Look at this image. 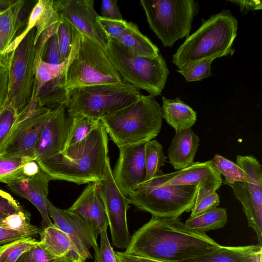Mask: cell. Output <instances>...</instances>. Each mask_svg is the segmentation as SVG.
Instances as JSON below:
<instances>
[{"instance_id": "83f0119b", "label": "cell", "mask_w": 262, "mask_h": 262, "mask_svg": "<svg viewBox=\"0 0 262 262\" xmlns=\"http://www.w3.org/2000/svg\"><path fill=\"white\" fill-rule=\"evenodd\" d=\"M39 234L40 236V245L54 255L64 256L67 255L72 249L69 236L54 224L42 229Z\"/></svg>"}, {"instance_id": "11a10c76", "label": "cell", "mask_w": 262, "mask_h": 262, "mask_svg": "<svg viewBox=\"0 0 262 262\" xmlns=\"http://www.w3.org/2000/svg\"><path fill=\"white\" fill-rule=\"evenodd\" d=\"M74 262H85V261H83L81 259H79L75 260Z\"/></svg>"}, {"instance_id": "4fadbf2b", "label": "cell", "mask_w": 262, "mask_h": 262, "mask_svg": "<svg viewBox=\"0 0 262 262\" xmlns=\"http://www.w3.org/2000/svg\"><path fill=\"white\" fill-rule=\"evenodd\" d=\"M49 215L54 225L63 231L70 238L73 250L84 261L91 259L90 249L95 254L99 251L96 231L94 227L79 216L68 209H61L47 201Z\"/></svg>"}, {"instance_id": "44dd1931", "label": "cell", "mask_w": 262, "mask_h": 262, "mask_svg": "<svg viewBox=\"0 0 262 262\" xmlns=\"http://www.w3.org/2000/svg\"><path fill=\"white\" fill-rule=\"evenodd\" d=\"M199 142V137L191 128L176 132L167 149L168 162L174 169H182L194 162Z\"/></svg>"}, {"instance_id": "8d00e7d4", "label": "cell", "mask_w": 262, "mask_h": 262, "mask_svg": "<svg viewBox=\"0 0 262 262\" xmlns=\"http://www.w3.org/2000/svg\"><path fill=\"white\" fill-rule=\"evenodd\" d=\"M20 116L8 100L0 109V148Z\"/></svg>"}, {"instance_id": "8992f818", "label": "cell", "mask_w": 262, "mask_h": 262, "mask_svg": "<svg viewBox=\"0 0 262 262\" xmlns=\"http://www.w3.org/2000/svg\"><path fill=\"white\" fill-rule=\"evenodd\" d=\"M107 55L123 82L158 96L165 87L169 70L160 54L154 58L137 56L117 40L108 38Z\"/></svg>"}, {"instance_id": "d6a6232c", "label": "cell", "mask_w": 262, "mask_h": 262, "mask_svg": "<svg viewBox=\"0 0 262 262\" xmlns=\"http://www.w3.org/2000/svg\"><path fill=\"white\" fill-rule=\"evenodd\" d=\"M39 241L32 236L19 238L0 246V262H16Z\"/></svg>"}, {"instance_id": "c3c4849f", "label": "cell", "mask_w": 262, "mask_h": 262, "mask_svg": "<svg viewBox=\"0 0 262 262\" xmlns=\"http://www.w3.org/2000/svg\"><path fill=\"white\" fill-rule=\"evenodd\" d=\"M115 254L117 262H164L128 254L124 252L115 251Z\"/></svg>"}, {"instance_id": "7c38bea8", "label": "cell", "mask_w": 262, "mask_h": 262, "mask_svg": "<svg viewBox=\"0 0 262 262\" xmlns=\"http://www.w3.org/2000/svg\"><path fill=\"white\" fill-rule=\"evenodd\" d=\"M97 184L105 207L112 244L117 248L125 249L131 236L127 222L130 201L121 192L114 180L110 158L104 178Z\"/></svg>"}, {"instance_id": "e575fe53", "label": "cell", "mask_w": 262, "mask_h": 262, "mask_svg": "<svg viewBox=\"0 0 262 262\" xmlns=\"http://www.w3.org/2000/svg\"><path fill=\"white\" fill-rule=\"evenodd\" d=\"M56 33L61 62L64 61L71 52L78 30L68 21L60 18Z\"/></svg>"}, {"instance_id": "f1b7e54d", "label": "cell", "mask_w": 262, "mask_h": 262, "mask_svg": "<svg viewBox=\"0 0 262 262\" xmlns=\"http://www.w3.org/2000/svg\"><path fill=\"white\" fill-rule=\"evenodd\" d=\"M227 222L226 209L216 207L200 215L189 217L185 223L191 229L205 233L221 229Z\"/></svg>"}, {"instance_id": "836d02e7", "label": "cell", "mask_w": 262, "mask_h": 262, "mask_svg": "<svg viewBox=\"0 0 262 262\" xmlns=\"http://www.w3.org/2000/svg\"><path fill=\"white\" fill-rule=\"evenodd\" d=\"M1 226L25 233L28 236H35L41 230L30 223V214L24 209L8 215L3 221Z\"/></svg>"}, {"instance_id": "ac0fdd59", "label": "cell", "mask_w": 262, "mask_h": 262, "mask_svg": "<svg viewBox=\"0 0 262 262\" xmlns=\"http://www.w3.org/2000/svg\"><path fill=\"white\" fill-rule=\"evenodd\" d=\"M68 210L92 225L98 236L107 230L108 220L97 183H89Z\"/></svg>"}, {"instance_id": "7dc6e473", "label": "cell", "mask_w": 262, "mask_h": 262, "mask_svg": "<svg viewBox=\"0 0 262 262\" xmlns=\"http://www.w3.org/2000/svg\"><path fill=\"white\" fill-rule=\"evenodd\" d=\"M9 94V67L0 66V109L8 100Z\"/></svg>"}, {"instance_id": "484cf974", "label": "cell", "mask_w": 262, "mask_h": 262, "mask_svg": "<svg viewBox=\"0 0 262 262\" xmlns=\"http://www.w3.org/2000/svg\"><path fill=\"white\" fill-rule=\"evenodd\" d=\"M80 39V33L78 32L75 37L70 55L64 61L60 64H51L43 61L41 57L35 58L36 91L33 101L46 83L62 75L65 72L78 52Z\"/></svg>"}, {"instance_id": "1f68e13d", "label": "cell", "mask_w": 262, "mask_h": 262, "mask_svg": "<svg viewBox=\"0 0 262 262\" xmlns=\"http://www.w3.org/2000/svg\"><path fill=\"white\" fill-rule=\"evenodd\" d=\"M210 161L215 169L224 177L223 184L227 185L246 181L244 171L236 163L217 154Z\"/></svg>"}, {"instance_id": "4dcf8cb0", "label": "cell", "mask_w": 262, "mask_h": 262, "mask_svg": "<svg viewBox=\"0 0 262 262\" xmlns=\"http://www.w3.org/2000/svg\"><path fill=\"white\" fill-rule=\"evenodd\" d=\"M167 157L162 145L156 140H151L145 145V176L143 181L155 177L164 166Z\"/></svg>"}, {"instance_id": "f5cc1de1", "label": "cell", "mask_w": 262, "mask_h": 262, "mask_svg": "<svg viewBox=\"0 0 262 262\" xmlns=\"http://www.w3.org/2000/svg\"><path fill=\"white\" fill-rule=\"evenodd\" d=\"M15 1L13 0H0V11L7 8L14 3Z\"/></svg>"}, {"instance_id": "ffe728a7", "label": "cell", "mask_w": 262, "mask_h": 262, "mask_svg": "<svg viewBox=\"0 0 262 262\" xmlns=\"http://www.w3.org/2000/svg\"><path fill=\"white\" fill-rule=\"evenodd\" d=\"M53 0H39L32 8L24 31L14 38L6 52L10 54L33 28L35 29V43L41 34L60 21V18L53 7Z\"/></svg>"}, {"instance_id": "9a60e30c", "label": "cell", "mask_w": 262, "mask_h": 262, "mask_svg": "<svg viewBox=\"0 0 262 262\" xmlns=\"http://www.w3.org/2000/svg\"><path fill=\"white\" fill-rule=\"evenodd\" d=\"M157 175L163 185L197 186L198 192L194 204L218 190L223 181L210 160L194 162L185 168L168 173L160 170Z\"/></svg>"}, {"instance_id": "bcb514c9", "label": "cell", "mask_w": 262, "mask_h": 262, "mask_svg": "<svg viewBox=\"0 0 262 262\" xmlns=\"http://www.w3.org/2000/svg\"><path fill=\"white\" fill-rule=\"evenodd\" d=\"M101 12L102 17L111 19H123L116 0H103Z\"/></svg>"}, {"instance_id": "e0dca14e", "label": "cell", "mask_w": 262, "mask_h": 262, "mask_svg": "<svg viewBox=\"0 0 262 262\" xmlns=\"http://www.w3.org/2000/svg\"><path fill=\"white\" fill-rule=\"evenodd\" d=\"M70 124L71 118L64 105L52 109L36 144L35 160L46 159L63 150Z\"/></svg>"}, {"instance_id": "9c48e42d", "label": "cell", "mask_w": 262, "mask_h": 262, "mask_svg": "<svg viewBox=\"0 0 262 262\" xmlns=\"http://www.w3.org/2000/svg\"><path fill=\"white\" fill-rule=\"evenodd\" d=\"M150 29L164 47L189 36L199 5L194 0H141Z\"/></svg>"}, {"instance_id": "7a4b0ae2", "label": "cell", "mask_w": 262, "mask_h": 262, "mask_svg": "<svg viewBox=\"0 0 262 262\" xmlns=\"http://www.w3.org/2000/svg\"><path fill=\"white\" fill-rule=\"evenodd\" d=\"M108 135L101 123L83 140L49 158L38 161L51 180L78 185L104 178L108 157Z\"/></svg>"}, {"instance_id": "2e32d148", "label": "cell", "mask_w": 262, "mask_h": 262, "mask_svg": "<svg viewBox=\"0 0 262 262\" xmlns=\"http://www.w3.org/2000/svg\"><path fill=\"white\" fill-rule=\"evenodd\" d=\"M145 143L119 148V155L112 175L121 192L128 197L145 176Z\"/></svg>"}, {"instance_id": "f907efd6", "label": "cell", "mask_w": 262, "mask_h": 262, "mask_svg": "<svg viewBox=\"0 0 262 262\" xmlns=\"http://www.w3.org/2000/svg\"><path fill=\"white\" fill-rule=\"evenodd\" d=\"M229 2L237 5L242 12L246 13L250 11L262 9V4L260 1H229Z\"/></svg>"}, {"instance_id": "5b68a950", "label": "cell", "mask_w": 262, "mask_h": 262, "mask_svg": "<svg viewBox=\"0 0 262 262\" xmlns=\"http://www.w3.org/2000/svg\"><path fill=\"white\" fill-rule=\"evenodd\" d=\"M141 95L124 82L91 85L67 92L64 106L70 117L81 115L101 120L134 103Z\"/></svg>"}, {"instance_id": "60d3db41", "label": "cell", "mask_w": 262, "mask_h": 262, "mask_svg": "<svg viewBox=\"0 0 262 262\" xmlns=\"http://www.w3.org/2000/svg\"><path fill=\"white\" fill-rule=\"evenodd\" d=\"M32 159L0 157V182L7 184L16 171Z\"/></svg>"}, {"instance_id": "f546056e", "label": "cell", "mask_w": 262, "mask_h": 262, "mask_svg": "<svg viewBox=\"0 0 262 262\" xmlns=\"http://www.w3.org/2000/svg\"><path fill=\"white\" fill-rule=\"evenodd\" d=\"M70 118L71 124L64 149L83 140L101 123L100 120L81 115Z\"/></svg>"}, {"instance_id": "3957f363", "label": "cell", "mask_w": 262, "mask_h": 262, "mask_svg": "<svg viewBox=\"0 0 262 262\" xmlns=\"http://www.w3.org/2000/svg\"><path fill=\"white\" fill-rule=\"evenodd\" d=\"M238 21L229 10H224L204 20L186 37L173 55L179 69L193 63L226 56L232 53L237 35Z\"/></svg>"}, {"instance_id": "db71d44e", "label": "cell", "mask_w": 262, "mask_h": 262, "mask_svg": "<svg viewBox=\"0 0 262 262\" xmlns=\"http://www.w3.org/2000/svg\"><path fill=\"white\" fill-rule=\"evenodd\" d=\"M9 55H2L0 52V66L8 65Z\"/></svg>"}, {"instance_id": "4316f807", "label": "cell", "mask_w": 262, "mask_h": 262, "mask_svg": "<svg viewBox=\"0 0 262 262\" xmlns=\"http://www.w3.org/2000/svg\"><path fill=\"white\" fill-rule=\"evenodd\" d=\"M116 40L137 56L154 58L160 54L158 48L132 22H129L128 27Z\"/></svg>"}, {"instance_id": "d6986e66", "label": "cell", "mask_w": 262, "mask_h": 262, "mask_svg": "<svg viewBox=\"0 0 262 262\" xmlns=\"http://www.w3.org/2000/svg\"><path fill=\"white\" fill-rule=\"evenodd\" d=\"M241 204L248 226L255 232L262 245V183L247 181L227 185Z\"/></svg>"}, {"instance_id": "5bb4252c", "label": "cell", "mask_w": 262, "mask_h": 262, "mask_svg": "<svg viewBox=\"0 0 262 262\" xmlns=\"http://www.w3.org/2000/svg\"><path fill=\"white\" fill-rule=\"evenodd\" d=\"M60 18L71 23L81 34L90 38L106 52L108 38L99 25V15L93 0H53Z\"/></svg>"}, {"instance_id": "52a82bcc", "label": "cell", "mask_w": 262, "mask_h": 262, "mask_svg": "<svg viewBox=\"0 0 262 262\" xmlns=\"http://www.w3.org/2000/svg\"><path fill=\"white\" fill-rule=\"evenodd\" d=\"M79 33L78 52L60 76L61 86L66 93L81 87L123 82L105 50Z\"/></svg>"}, {"instance_id": "816d5d0a", "label": "cell", "mask_w": 262, "mask_h": 262, "mask_svg": "<svg viewBox=\"0 0 262 262\" xmlns=\"http://www.w3.org/2000/svg\"><path fill=\"white\" fill-rule=\"evenodd\" d=\"M16 262H33L29 250L23 253Z\"/></svg>"}, {"instance_id": "f6af8a7d", "label": "cell", "mask_w": 262, "mask_h": 262, "mask_svg": "<svg viewBox=\"0 0 262 262\" xmlns=\"http://www.w3.org/2000/svg\"><path fill=\"white\" fill-rule=\"evenodd\" d=\"M220 202V198L216 191L208 194L194 204L191 210L190 217L200 215L215 208L219 205Z\"/></svg>"}, {"instance_id": "d590c367", "label": "cell", "mask_w": 262, "mask_h": 262, "mask_svg": "<svg viewBox=\"0 0 262 262\" xmlns=\"http://www.w3.org/2000/svg\"><path fill=\"white\" fill-rule=\"evenodd\" d=\"M16 180H28L37 182H49L51 180L35 159H32L23 164L16 171L8 184Z\"/></svg>"}, {"instance_id": "f35d334b", "label": "cell", "mask_w": 262, "mask_h": 262, "mask_svg": "<svg viewBox=\"0 0 262 262\" xmlns=\"http://www.w3.org/2000/svg\"><path fill=\"white\" fill-rule=\"evenodd\" d=\"M29 251L33 262H74L81 259L73 249L67 255L64 256L54 255L42 248L39 244V241Z\"/></svg>"}, {"instance_id": "277c9868", "label": "cell", "mask_w": 262, "mask_h": 262, "mask_svg": "<svg viewBox=\"0 0 262 262\" xmlns=\"http://www.w3.org/2000/svg\"><path fill=\"white\" fill-rule=\"evenodd\" d=\"M161 106L150 95H141L134 103L101 122L119 147L146 143L156 137L162 125Z\"/></svg>"}, {"instance_id": "d4e9b609", "label": "cell", "mask_w": 262, "mask_h": 262, "mask_svg": "<svg viewBox=\"0 0 262 262\" xmlns=\"http://www.w3.org/2000/svg\"><path fill=\"white\" fill-rule=\"evenodd\" d=\"M162 117L177 132L191 128L197 119L196 112L181 99H171L163 96Z\"/></svg>"}, {"instance_id": "ee69618b", "label": "cell", "mask_w": 262, "mask_h": 262, "mask_svg": "<svg viewBox=\"0 0 262 262\" xmlns=\"http://www.w3.org/2000/svg\"><path fill=\"white\" fill-rule=\"evenodd\" d=\"M100 245L99 251L95 254L94 262H117L115 251L108 239L106 230L100 234Z\"/></svg>"}, {"instance_id": "7402d4cb", "label": "cell", "mask_w": 262, "mask_h": 262, "mask_svg": "<svg viewBox=\"0 0 262 262\" xmlns=\"http://www.w3.org/2000/svg\"><path fill=\"white\" fill-rule=\"evenodd\" d=\"M49 182L16 180L7 185L17 195L26 198L38 210L42 217V229L53 225L50 219L47 205Z\"/></svg>"}, {"instance_id": "b9f144b4", "label": "cell", "mask_w": 262, "mask_h": 262, "mask_svg": "<svg viewBox=\"0 0 262 262\" xmlns=\"http://www.w3.org/2000/svg\"><path fill=\"white\" fill-rule=\"evenodd\" d=\"M24 209L9 193L0 189V226L9 215Z\"/></svg>"}, {"instance_id": "ba28073f", "label": "cell", "mask_w": 262, "mask_h": 262, "mask_svg": "<svg viewBox=\"0 0 262 262\" xmlns=\"http://www.w3.org/2000/svg\"><path fill=\"white\" fill-rule=\"evenodd\" d=\"M198 192L196 186L163 185L157 174L139 184L128 198L130 204L152 216L179 217L191 211Z\"/></svg>"}, {"instance_id": "8fae6325", "label": "cell", "mask_w": 262, "mask_h": 262, "mask_svg": "<svg viewBox=\"0 0 262 262\" xmlns=\"http://www.w3.org/2000/svg\"><path fill=\"white\" fill-rule=\"evenodd\" d=\"M51 111V108L31 104L1 147L0 157L35 159L36 144Z\"/></svg>"}, {"instance_id": "74e56055", "label": "cell", "mask_w": 262, "mask_h": 262, "mask_svg": "<svg viewBox=\"0 0 262 262\" xmlns=\"http://www.w3.org/2000/svg\"><path fill=\"white\" fill-rule=\"evenodd\" d=\"M214 59L199 61L182 69L177 72L181 74L187 82L200 81L211 75V65Z\"/></svg>"}, {"instance_id": "7bdbcfd3", "label": "cell", "mask_w": 262, "mask_h": 262, "mask_svg": "<svg viewBox=\"0 0 262 262\" xmlns=\"http://www.w3.org/2000/svg\"><path fill=\"white\" fill-rule=\"evenodd\" d=\"M41 59L45 62L51 64L62 63L56 33L46 42L41 53Z\"/></svg>"}, {"instance_id": "681fc988", "label": "cell", "mask_w": 262, "mask_h": 262, "mask_svg": "<svg viewBox=\"0 0 262 262\" xmlns=\"http://www.w3.org/2000/svg\"><path fill=\"white\" fill-rule=\"evenodd\" d=\"M27 236H28L25 233L9 230L3 226H0V245Z\"/></svg>"}, {"instance_id": "6da1fadb", "label": "cell", "mask_w": 262, "mask_h": 262, "mask_svg": "<svg viewBox=\"0 0 262 262\" xmlns=\"http://www.w3.org/2000/svg\"><path fill=\"white\" fill-rule=\"evenodd\" d=\"M179 217L152 216L130 236L124 252L164 262H179L221 247Z\"/></svg>"}, {"instance_id": "ab89813d", "label": "cell", "mask_w": 262, "mask_h": 262, "mask_svg": "<svg viewBox=\"0 0 262 262\" xmlns=\"http://www.w3.org/2000/svg\"><path fill=\"white\" fill-rule=\"evenodd\" d=\"M97 20L107 38L114 40L119 38L129 25V22L124 19H111L99 15Z\"/></svg>"}, {"instance_id": "30bf717a", "label": "cell", "mask_w": 262, "mask_h": 262, "mask_svg": "<svg viewBox=\"0 0 262 262\" xmlns=\"http://www.w3.org/2000/svg\"><path fill=\"white\" fill-rule=\"evenodd\" d=\"M35 34L34 28L9 54L8 101L21 115L29 107L36 91Z\"/></svg>"}, {"instance_id": "603a6c76", "label": "cell", "mask_w": 262, "mask_h": 262, "mask_svg": "<svg viewBox=\"0 0 262 262\" xmlns=\"http://www.w3.org/2000/svg\"><path fill=\"white\" fill-rule=\"evenodd\" d=\"M261 250L259 244L221 246L215 250L179 262H254L255 254Z\"/></svg>"}, {"instance_id": "cb8c5ba5", "label": "cell", "mask_w": 262, "mask_h": 262, "mask_svg": "<svg viewBox=\"0 0 262 262\" xmlns=\"http://www.w3.org/2000/svg\"><path fill=\"white\" fill-rule=\"evenodd\" d=\"M25 1H16L14 3L0 11V52L2 55L14 39L18 30L25 23Z\"/></svg>"}]
</instances>
